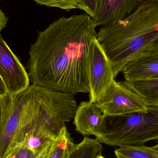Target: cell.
Wrapping results in <instances>:
<instances>
[{
  "label": "cell",
  "mask_w": 158,
  "mask_h": 158,
  "mask_svg": "<svg viewBox=\"0 0 158 158\" xmlns=\"http://www.w3.org/2000/svg\"><path fill=\"white\" fill-rule=\"evenodd\" d=\"M95 28L84 14L60 18L39 32L29 52L32 85L74 95L89 93L87 58L97 38Z\"/></svg>",
  "instance_id": "6da1fadb"
},
{
  "label": "cell",
  "mask_w": 158,
  "mask_h": 158,
  "mask_svg": "<svg viewBox=\"0 0 158 158\" xmlns=\"http://www.w3.org/2000/svg\"><path fill=\"white\" fill-rule=\"evenodd\" d=\"M96 103L105 117L145 111L148 107L125 81L115 80Z\"/></svg>",
  "instance_id": "5b68a950"
},
{
  "label": "cell",
  "mask_w": 158,
  "mask_h": 158,
  "mask_svg": "<svg viewBox=\"0 0 158 158\" xmlns=\"http://www.w3.org/2000/svg\"><path fill=\"white\" fill-rule=\"evenodd\" d=\"M97 39L116 78L137 56L158 43V0H141L123 20L102 26Z\"/></svg>",
  "instance_id": "7a4b0ae2"
},
{
  "label": "cell",
  "mask_w": 158,
  "mask_h": 158,
  "mask_svg": "<svg viewBox=\"0 0 158 158\" xmlns=\"http://www.w3.org/2000/svg\"><path fill=\"white\" fill-rule=\"evenodd\" d=\"M121 73L126 81L158 79V54L132 60L123 68Z\"/></svg>",
  "instance_id": "30bf717a"
},
{
  "label": "cell",
  "mask_w": 158,
  "mask_h": 158,
  "mask_svg": "<svg viewBox=\"0 0 158 158\" xmlns=\"http://www.w3.org/2000/svg\"><path fill=\"white\" fill-rule=\"evenodd\" d=\"M3 95H0V121L3 110Z\"/></svg>",
  "instance_id": "7402d4cb"
},
{
  "label": "cell",
  "mask_w": 158,
  "mask_h": 158,
  "mask_svg": "<svg viewBox=\"0 0 158 158\" xmlns=\"http://www.w3.org/2000/svg\"><path fill=\"white\" fill-rule=\"evenodd\" d=\"M6 94L5 86L0 77V95H4Z\"/></svg>",
  "instance_id": "44dd1931"
},
{
  "label": "cell",
  "mask_w": 158,
  "mask_h": 158,
  "mask_svg": "<svg viewBox=\"0 0 158 158\" xmlns=\"http://www.w3.org/2000/svg\"><path fill=\"white\" fill-rule=\"evenodd\" d=\"M38 4L49 7H55L66 11L80 9L78 0H31Z\"/></svg>",
  "instance_id": "2e32d148"
},
{
  "label": "cell",
  "mask_w": 158,
  "mask_h": 158,
  "mask_svg": "<svg viewBox=\"0 0 158 158\" xmlns=\"http://www.w3.org/2000/svg\"><path fill=\"white\" fill-rule=\"evenodd\" d=\"M141 0H101L97 15L93 19L95 27L123 20L130 16Z\"/></svg>",
  "instance_id": "9c48e42d"
},
{
  "label": "cell",
  "mask_w": 158,
  "mask_h": 158,
  "mask_svg": "<svg viewBox=\"0 0 158 158\" xmlns=\"http://www.w3.org/2000/svg\"><path fill=\"white\" fill-rule=\"evenodd\" d=\"M2 1V0H0V1Z\"/></svg>",
  "instance_id": "484cf974"
},
{
  "label": "cell",
  "mask_w": 158,
  "mask_h": 158,
  "mask_svg": "<svg viewBox=\"0 0 158 158\" xmlns=\"http://www.w3.org/2000/svg\"><path fill=\"white\" fill-rule=\"evenodd\" d=\"M98 158H104V157L102 156H98Z\"/></svg>",
  "instance_id": "d4e9b609"
},
{
  "label": "cell",
  "mask_w": 158,
  "mask_h": 158,
  "mask_svg": "<svg viewBox=\"0 0 158 158\" xmlns=\"http://www.w3.org/2000/svg\"><path fill=\"white\" fill-rule=\"evenodd\" d=\"M8 158H15V156H14V155H12L11 156L9 157Z\"/></svg>",
  "instance_id": "cb8c5ba5"
},
{
  "label": "cell",
  "mask_w": 158,
  "mask_h": 158,
  "mask_svg": "<svg viewBox=\"0 0 158 158\" xmlns=\"http://www.w3.org/2000/svg\"><path fill=\"white\" fill-rule=\"evenodd\" d=\"M124 81L132 90L142 98L148 106L158 107V78Z\"/></svg>",
  "instance_id": "7c38bea8"
},
{
  "label": "cell",
  "mask_w": 158,
  "mask_h": 158,
  "mask_svg": "<svg viewBox=\"0 0 158 158\" xmlns=\"http://www.w3.org/2000/svg\"><path fill=\"white\" fill-rule=\"evenodd\" d=\"M8 21V18L6 16L2 10L0 8V32L6 27Z\"/></svg>",
  "instance_id": "ffe728a7"
},
{
  "label": "cell",
  "mask_w": 158,
  "mask_h": 158,
  "mask_svg": "<svg viewBox=\"0 0 158 158\" xmlns=\"http://www.w3.org/2000/svg\"><path fill=\"white\" fill-rule=\"evenodd\" d=\"M89 101L96 103L115 81L114 71L97 38L92 41L87 58Z\"/></svg>",
  "instance_id": "8992f818"
},
{
  "label": "cell",
  "mask_w": 158,
  "mask_h": 158,
  "mask_svg": "<svg viewBox=\"0 0 158 158\" xmlns=\"http://www.w3.org/2000/svg\"><path fill=\"white\" fill-rule=\"evenodd\" d=\"M95 137L99 143L120 147L143 145L148 141L158 140V107L105 117L104 126Z\"/></svg>",
  "instance_id": "3957f363"
},
{
  "label": "cell",
  "mask_w": 158,
  "mask_h": 158,
  "mask_svg": "<svg viewBox=\"0 0 158 158\" xmlns=\"http://www.w3.org/2000/svg\"><path fill=\"white\" fill-rule=\"evenodd\" d=\"M152 148H153V149H155L158 153V144L156 145L155 146L152 147Z\"/></svg>",
  "instance_id": "603a6c76"
},
{
  "label": "cell",
  "mask_w": 158,
  "mask_h": 158,
  "mask_svg": "<svg viewBox=\"0 0 158 158\" xmlns=\"http://www.w3.org/2000/svg\"><path fill=\"white\" fill-rule=\"evenodd\" d=\"M37 116L38 114L20 145L39 155L51 144L55 139L48 135L41 128L37 123Z\"/></svg>",
  "instance_id": "8fae6325"
},
{
  "label": "cell",
  "mask_w": 158,
  "mask_h": 158,
  "mask_svg": "<svg viewBox=\"0 0 158 158\" xmlns=\"http://www.w3.org/2000/svg\"><path fill=\"white\" fill-rule=\"evenodd\" d=\"M103 147L98 140L87 136L75 144L68 158H98L102 155Z\"/></svg>",
  "instance_id": "5bb4252c"
},
{
  "label": "cell",
  "mask_w": 158,
  "mask_h": 158,
  "mask_svg": "<svg viewBox=\"0 0 158 158\" xmlns=\"http://www.w3.org/2000/svg\"><path fill=\"white\" fill-rule=\"evenodd\" d=\"M0 77L6 94L15 95L26 91L30 78L24 67L2 38L0 32Z\"/></svg>",
  "instance_id": "52a82bcc"
},
{
  "label": "cell",
  "mask_w": 158,
  "mask_h": 158,
  "mask_svg": "<svg viewBox=\"0 0 158 158\" xmlns=\"http://www.w3.org/2000/svg\"><path fill=\"white\" fill-rule=\"evenodd\" d=\"M40 155H37L30 149L19 145L15 149L12 155H14L15 158H38Z\"/></svg>",
  "instance_id": "ac0fdd59"
},
{
  "label": "cell",
  "mask_w": 158,
  "mask_h": 158,
  "mask_svg": "<svg viewBox=\"0 0 158 158\" xmlns=\"http://www.w3.org/2000/svg\"><path fill=\"white\" fill-rule=\"evenodd\" d=\"M32 89L15 95L3 96L0 121V158H8L20 145L31 127L38 112Z\"/></svg>",
  "instance_id": "277c9868"
},
{
  "label": "cell",
  "mask_w": 158,
  "mask_h": 158,
  "mask_svg": "<svg viewBox=\"0 0 158 158\" xmlns=\"http://www.w3.org/2000/svg\"><path fill=\"white\" fill-rule=\"evenodd\" d=\"M117 158H158V153L153 148L144 145L120 147L115 151Z\"/></svg>",
  "instance_id": "9a60e30c"
},
{
  "label": "cell",
  "mask_w": 158,
  "mask_h": 158,
  "mask_svg": "<svg viewBox=\"0 0 158 158\" xmlns=\"http://www.w3.org/2000/svg\"><path fill=\"white\" fill-rule=\"evenodd\" d=\"M74 119L77 131L84 135L96 136L104 126L105 116L96 103L82 101L77 108Z\"/></svg>",
  "instance_id": "ba28073f"
},
{
  "label": "cell",
  "mask_w": 158,
  "mask_h": 158,
  "mask_svg": "<svg viewBox=\"0 0 158 158\" xmlns=\"http://www.w3.org/2000/svg\"><path fill=\"white\" fill-rule=\"evenodd\" d=\"M75 144L65 125L50 146L45 158H68Z\"/></svg>",
  "instance_id": "4fadbf2b"
},
{
  "label": "cell",
  "mask_w": 158,
  "mask_h": 158,
  "mask_svg": "<svg viewBox=\"0 0 158 158\" xmlns=\"http://www.w3.org/2000/svg\"><path fill=\"white\" fill-rule=\"evenodd\" d=\"M158 54V43L156 44L155 45L151 46L150 48L147 49L145 51H144L142 53L137 56L136 57L134 58L133 60H135L140 58H143L147 57L149 56L154 55Z\"/></svg>",
  "instance_id": "d6986e66"
},
{
  "label": "cell",
  "mask_w": 158,
  "mask_h": 158,
  "mask_svg": "<svg viewBox=\"0 0 158 158\" xmlns=\"http://www.w3.org/2000/svg\"><path fill=\"white\" fill-rule=\"evenodd\" d=\"M80 9L94 19L97 15L101 0H78Z\"/></svg>",
  "instance_id": "e0dca14e"
}]
</instances>
